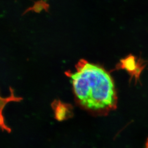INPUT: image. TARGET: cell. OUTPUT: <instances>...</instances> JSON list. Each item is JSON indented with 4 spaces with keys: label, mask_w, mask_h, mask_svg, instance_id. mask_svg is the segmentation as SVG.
<instances>
[{
    "label": "cell",
    "mask_w": 148,
    "mask_h": 148,
    "mask_svg": "<svg viewBox=\"0 0 148 148\" xmlns=\"http://www.w3.org/2000/svg\"><path fill=\"white\" fill-rule=\"evenodd\" d=\"M74 72L65 73L71 79L76 101L85 109L108 112L116 109V92L113 79L99 65L81 59Z\"/></svg>",
    "instance_id": "1"
},
{
    "label": "cell",
    "mask_w": 148,
    "mask_h": 148,
    "mask_svg": "<svg viewBox=\"0 0 148 148\" xmlns=\"http://www.w3.org/2000/svg\"><path fill=\"white\" fill-rule=\"evenodd\" d=\"M52 108L55 119L58 121L68 119L72 115L71 105L63 103L59 100H55L52 103Z\"/></svg>",
    "instance_id": "2"
},
{
    "label": "cell",
    "mask_w": 148,
    "mask_h": 148,
    "mask_svg": "<svg viewBox=\"0 0 148 148\" xmlns=\"http://www.w3.org/2000/svg\"><path fill=\"white\" fill-rule=\"evenodd\" d=\"M34 5L27 8L21 14V16H24L29 12L40 13L42 11H45L49 13V10L50 8V5L46 0H37L36 1H34Z\"/></svg>",
    "instance_id": "3"
},
{
    "label": "cell",
    "mask_w": 148,
    "mask_h": 148,
    "mask_svg": "<svg viewBox=\"0 0 148 148\" xmlns=\"http://www.w3.org/2000/svg\"><path fill=\"white\" fill-rule=\"evenodd\" d=\"M10 95L7 97H2L0 95V119L5 120V118L3 115V111L5 106L10 102H19L23 99L21 97H16L14 95V92L11 87H10Z\"/></svg>",
    "instance_id": "4"
},
{
    "label": "cell",
    "mask_w": 148,
    "mask_h": 148,
    "mask_svg": "<svg viewBox=\"0 0 148 148\" xmlns=\"http://www.w3.org/2000/svg\"><path fill=\"white\" fill-rule=\"evenodd\" d=\"M0 128L2 131H5L8 133L11 132V129L9 127H8L6 124L5 121L3 120L0 119Z\"/></svg>",
    "instance_id": "5"
},
{
    "label": "cell",
    "mask_w": 148,
    "mask_h": 148,
    "mask_svg": "<svg viewBox=\"0 0 148 148\" xmlns=\"http://www.w3.org/2000/svg\"><path fill=\"white\" fill-rule=\"evenodd\" d=\"M145 148H148V140H147V143H146V146H145Z\"/></svg>",
    "instance_id": "6"
}]
</instances>
